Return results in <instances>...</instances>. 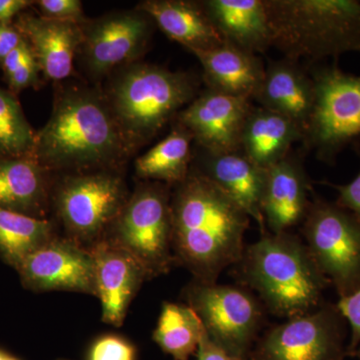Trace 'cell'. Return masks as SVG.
Masks as SVG:
<instances>
[{
	"mask_svg": "<svg viewBox=\"0 0 360 360\" xmlns=\"http://www.w3.org/2000/svg\"><path fill=\"white\" fill-rule=\"evenodd\" d=\"M181 296L200 317L214 345L234 359L250 360L266 321V309L257 295L241 285L193 279L184 286Z\"/></svg>",
	"mask_w": 360,
	"mask_h": 360,
	"instance_id": "9c48e42d",
	"label": "cell"
},
{
	"mask_svg": "<svg viewBox=\"0 0 360 360\" xmlns=\"http://www.w3.org/2000/svg\"><path fill=\"white\" fill-rule=\"evenodd\" d=\"M170 206L175 265L191 272L194 281L217 283L243 257L250 217L193 168L172 186Z\"/></svg>",
	"mask_w": 360,
	"mask_h": 360,
	"instance_id": "6da1fadb",
	"label": "cell"
},
{
	"mask_svg": "<svg viewBox=\"0 0 360 360\" xmlns=\"http://www.w3.org/2000/svg\"><path fill=\"white\" fill-rule=\"evenodd\" d=\"M39 71L41 70H40L39 63L33 54L25 65H21L15 72L6 78L9 87L13 91L18 92L37 84Z\"/></svg>",
	"mask_w": 360,
	"mask_h": 360,
	"instance_id": "d6a6232c",
	"label": "cell"
},
{
	"mask_svg": "<svg viewBox=\"0 0 360 360\" xmlns=\"http://www.w3.org/2000/svg\"><path fill=\"white\" fill-rule=\"evenodd\" d=\"M105 97L130 151L155 139L200 94L193 75L148 63L123 66Z\"/></svg>",
	"mask_w": 360,
	"mask_h": 360,
	"instance_id": "5b68a950",
	"label": "cell"
},
{
	"mask_svg": "<svg viewBox=\"0 0 360 360\" xmlns=\"http://www.w3.org/2000/svg\"><path fill=\"white\" fill-rule=\"evenodd\" d=\"M21 283L35 292L68 291L96 296L94 260L89 248L58 236L23 260Z\"/></svg>",
	"mask_w": 360,
	"mask_h": 360,
	"instance_id": "4fadbf2b",
	"label": "cell"
},
{
	"mask_svg": "<svg viewBox=\"0 0 360 360\" xmlns=\"http://www.w3.org/2000/svg\"><path fill=\"white\" fill-rule=\"evenodd\" d=\"M302 141V130L290 118L252 105L241 134L240 151L266 169L290 155L293 146Z\"/></svg>",
	"mask_w": 360,
	"mask_h": 360,
	"instance_id": "cb8c5ba5",
	"label": "cell"
},
{
	"mask_svg": "<svg viewBox=\"0 0 360 360\" xmlns=\"http://www.w3.org/2000/svg\"><path fill=\"white\" fill-rule=\"evenodd\" d=\"M41 16L51 20L84 23V7L79 0H40L37 1Z\"/></svg>",
	"mask_w": 360,
	"mask_h": 360,
	"instance_id": "f546056e",
	"label": "cell"
},
{
	"mask_svg": "<svg viewBox=\"0 0 360 360\" xmlns=\"http://www.w3.org/2000/svg\"><path fill=\"white\" fill-rule=\"evenodd\" d=\"M35 137L16 97L0 89V158L33 156Z\"/></svg>",
	"mask_w": 360,
	"mask_h": 360,
	"instance_id": "83f0119b",
	"label": "cell"
},
{
	"mask_svg": "<svg viewBox=\"0 0 360 360\" xmlns=\"http://www.w3.org/2000/svg\"><path fill=\"white\" fill-rule=\"evenodd\" d=\"M131 153L105 94L89 87L61 90L33 158L49 172L115 169Z\"/></svg>",
	"mask_w": 360,
	"mask_h": 360,
	"instance_id": "7a4b0ae2",
	"label": "cell"
},
{
	"mask_svg": "<svg viewBox=\"0 0 360 360\" xmlns=\"http://www.w3.org/2000/svg\"><path fill=\"white\" fill-rule=\"evenodd\" d=\"M129 195L116 169L65 174L52 186L51 210L63 236L90 250L105 236Z\"/></svg>",
	"mask_w": 360,
	"mask_h": 360,
	"instance_id": "8992f818",
	"label": "cell"
},
{
	"mask_svg": "<svg viewBox=\"0 0 360 360\" xmlns=\"http://www.w3.org/2000/svg\"><path fill=\"white\" fill-rule=\"evenodd\" d=\"M253 101L290 118L304 134L314 103V84L309 68L286 58L269 60Z\"/></svg>",
	"mask_w": 360,
	"mask_h": 360,
	"instance_id": "d6986e66",
	"label": "cell"
},
{
	"mask_svg": "<svg viewBox=\"0 0 360 360\" xmlns=\"http://www.w3.org/2000/svg\"><path fill=\"white\" fill-rule=\"evenodd\" d=\"M94 260L96 296L101 304L104 323L120 328L130 304L141 286L149 281L148 274L132 255L106 239L91 248Z\"/></svg>",
	"mask_w": 360,
	"mask_h": 360,
	"instance_id": "9a60e30c",
	"label": "cell"
},
{
	"mask_svg": "<svg viewBox=\"0 0 360 360\" xmlns=\"http://www.w3.org/2000/svg\"><path fill=\"white\" fill-rule=\"evenodd\" d=\"M347 321L336 303L288 319L258 338L250 360H345Z\"/></svg>",
	"mask_w": 360,
	"mask_h": 360,
	"instance_id": "8fae6325",
	"label": "cell"
},
{
	"mask_svg": "<svg viewBox=\"0 0 360 360\" xmlns=\"http://www.w3.org/2000/svg\"><path fill=\"white\" fill-rule=\"evenodd\" d=\"M58 234L51 220L35 219L0 207V257L16 270L28 255Z\"/></svg>",
	"mask_w": 360,
	"mask_h": 360,
	"instance_id": "484cf974",
	"label": "cell"
},
{
	"mask_svg": "<svg viewBox=\"0 0 360 360\" xmlns=\"http://www.w3.org/2000/svg\"><path fill=\"white\" fill-rule=\"evenodd\" d=\"M155 25L143 11H118L82 23L80 45L87 73L98 79L118 66L134 63L153 37Z\"/></svg>",
	"mask_w": 360,
	"mask_h": 360,
	"instance_id": "7c38bea8",
	"label": "cell"
},
{
	"mask_svg": "<svg viewBox=\"0 0 360 360\" xmlns=\"http://www.w3.org/2000/svg\"><path fill=\"white\" fill-rule=\"evenodd\" d=\"M196 360H239L234 359L231 355L227 354L221 348L210 340L206 335L205 329L203 331L200 345H198V352H196Z\"/></svg>",
	"mask_w": 360,
	"mask_h": 360,
	"instance_id": "d590c367",
	"label": "cell"
},
{
	"mask_svg": "<svg viewBox=\"0 0 360 360\" xmlns=\"http://www.w3.org/2000/svg\"><path fill=\"white\" fill-rule=\"evenodd\" d=\"M336 305L345 321L349 324L350 340L347 352V357H354L360 345V286L352 295L340 298Z\"/></svg>",
	"mask_w": 360,
	"mask_h": 360,
	"instance_id": "4dcf8cb0",
	"label": "cell"
},
{
	"mask_svg": "<svg viewBox=\"0 0 360 360\" xmlns=\"http://www.w3.org/2000/svg\"><path fill=\"white\" fill-rule=\"evenodd\" d=\"M49 174L33 156L0 158V207L46 219L54 182Z\"/></svg>",
	"mask_w": 360,
	"mask_h": 360,
	"instance_id": "7402d4cb",
	"label": "cell"
},
{
	"mask_svg": "<svg viewBox=\"0 0 360 360\" xmlns=\"http://www.w3.org/2000/svg\"><path fill=\"white\" fill-rule=\"evenodd\" d=\"M303 241L340 298L360 286V220L336 202L314 196L302 224Z\"/></svg>",
	"mask_w": 360,
	"mask_h": 360,
	"instance_id": "30bf717a",
	"label": "cell"
},
{
	"mask_svg": "<svg viewBox=\"0 0 360 360\" xmlns=\"http://www.w3.org/2000/svg\"><path fill=\"white\" fill-rule=\"evenodd\" d=\"M232 267L236 281L257 293L267 312L286 321L319 309L331 286L303 239L290 231L264 232Z\"/></svg>",
	"mask_w": 360,
	"mask_h": 360,
	"instance_id": "3957f363",
	"label": "cell"
},
{
	"mask_svg": "<svg viewBox=\"0 0 360 360\" xmlns=\"http://www.w3.org/2000/svg\"><path fill=\"white\" fill-rule=\"evenodd\" d=\"M23 39H25L15 26L11 23L0 22V65Z\"/></svg>",
	"mask_w": 360,
	"mask_h": 360,
	"instance_id": "e575fe53",
	"label": "cell"
},
{
	"mask_svg": "<svg viewBox=\"0 0 360 360\" xmlns=\"http://www.w3.org/2000/svg\"><path fill=\"white\" fill-rule=\"evenodd\" d=\"M205 328L186 303L165 302L153 340L174 360H189L198 352Z\"/></svg>",
	"mask_w": 360,
	"mask_h": 360,
	"instance_id": "4316f807",
	"label": "cell"
},
{
	"mask_svg": "<svg viewBox=\"0 0 360 360\" xmlns=\"http://www.w3.org/2000/svg\"><path fill=\"white\" fill-rule=\"evenodd\" d=\"M354 357H356L357 359L360 360V345L359 347L357 348L356 352H355Z\"/></svg>",
	"mask_w": 360,
	"mask_h": 360,
	"instance_id": "f35d334b",
	"label": "cell"
},
{
	"mask_svg": "<svg viewBox=\"0 0 360 360\" xmlns=\"http://www.w3.org/2000/svg\"><path fill=\"white\" fill-rule=\"evenodd\" d=\"M9 354H7L4 350L0 349V360H6Z\"/></svg>",
	"mask_w": 360,
	"mask_h": 360,
	"instance_id": "74e56055",
	"label": "cell"
},
{
	"mask_svg": "<svg viewBox=\"0 0 360 360\" xmlns=\"http://www.w3.org/2000/svg\"><path fill=\"white\" fill-rule=\"evenodd\" d=\"M193 141L188 130L176 122L169 134L135 161L137 176L172 187L184 181L193 165Z\"/></svg>",
	"mask_w": 360,
	"mask_h": 360,
	"instance_id": "d4e9b609",
	"label": "cell"
},
{
	"mask_svg": "<svg viewBox=\"0 0 360 360\" xmlns=\"http://www.w3.org/2000/svg\"><path fill=\"white\" fill-rule=\"evenodd\" d=\"M200 150L191 168L210 180L240 206L251 219L257 222L262 234L266 232L262 210L264 168L248 160L240 150L224 153Z\"/></svg>",
	"mask_w": 360,
	"mask_h": 360,
	"instance_id": "e0dca14e",
	"label": "cell"
},
{
	"mask_svg": "<svg viewBox=\"0 0 360 360\" xmlns=\"http://www.w3.org/2000/svg\"><path fill=\"white\" fill-rule=\"evenodd\" d=\"M252 105L250 99L205 89L180 111L177 122L188 130L201 150L210 153L238 151Z\"/></svg>",
	"mask_w": 360,
	"mask_h": 360,
	"instance_id": "5bb4252c",
	"label": "cell"
},
{
	"mask_svg": "<svg viewBox=\"0 0 360 360\" xmlns=\"http://www.w3.org/2000/svg\"><path fill=\"white\" fill-rule=\"evenodd\" d=\"M314 84V103L303 134L302 148L317 160L335 165L347 148L360 146V75L333 65L309 68Z\"/></svg>",
	"mask_w": 360,
	"mask_h": 360,
	"instance_id": "52a82bcc",
	"label": "cell"
},
{
	"mask_svg": "<svg viewBox=\"0 0 360 360\" xmlns=\"http://www.w3.org/2000/svg\"><path fill=\"white\" fill-rule=\"evenodd\" d=\"M354 150L360 158V146L354 148ZM326 184L338 191V198L335 202L360 220V170L356 177L345 186H338L330 182H326Z\"/></svg>",
	"mask_w": 360,
	"mask_h": 360,
	"instance_id": "1f68e13d",
	"label": "cell"
},
{
	"mask_svg": "<svg viewBox=\"0 0 360 360\" xmlns=\"http://www.w3.org/2000/svg\"><path fill=\"white\" fill-rule=\"evenodd\" d=\"M311 193L302 153L291 150L283 160L266 168L262 202L266 229L279 233L302 224Z\"/></svg>",
	"mask_w": 360,
	"mask_h": 360,
	"instance_id": "2e32d148",
	"label": "cell"
},
{
	"mask_svg": "<svg viewBox=\"0 0 360 360\" xmlns=\"http://www.w3.org/2000/svg\"><path fill=\"white\" fill-rule=\"evenodd\" d=\"M6 360H20V359H16V357L11 356V355H9V356L7 357Z\"/></svg>",
	"mask_w": 360,
	"mask_h": 360,
	"instance_id": "ab89813d",
	"label": "cell"
},
{
	"mask_svg": "<svg viewBox=\"0 0 360 360\" xmlns=\"http://www.w3.org/2000/svg\"><path fill=\"white\" fill-rule=\"evenodd\" d=\"M224 44L250 53H265L271 47L264 0L200 1Z\"/></svg>",
	"mask_w": 360,
	"mask_h": 360,
	"instance_id": "603a6c76",
	"label": "cell"
},
{
	"mask_svg": "<svg viewBox=\"0 0 360 360\" xmlns=\"http://www.w3.org/2000/svg\"><path fill=\"white\" fill-rule=\"evenodd\" d=\"M271 47L310 65L348 52L360 53L356 0H264Z\"/></svg>",
	"mask_w": 360,
	"mask_h": 360,
	"instance_id": "277c9868",
	"label": "cell"
},
{
	"mask_svg": "<svg viewBox=\"0 0 360 360\" xmlns=\"http://www.w3.org/2000/svg\"><path fill=\"white\" fill-rule=\"evenodd\" d=\"M86 360H137V349L122 336L105 335L92 342Z\"/></svg>",
	"mask_w": 360,
	"mask_h": 360,
	"instance_id": "f1b7e54d",
	"label": "cell"
},
{
	"mask_svg": "<svg viewBox=\"0 0 360 360\" xmlns=\"http://www.w3.org/2000/svg\"><path fill=\"white\" fill-rule=\"evenodd\" d=\"M193 54L202 66L206 89L253 101L265 73L264 61L259 56L227 44Z\"/></svg>",
	"mask_w": 360,
	"mask_h": 360,
	"instance_id": "44dd1931",
	"label": "cell"
},
{
	"mask_svg": "<svg viewBox=\"0 0 360 360\" xmlns=\"http://www.w3.org/2000/svg\"><path fill=\"white\" fill-rule=\"evenodd\" d=\"M172 188L160 182L139 184L103 238L132 255L149 281L165 276L175 265Z\"/></svg>",
	"mask_w": 360,
	"mask_h": 360,
	"instance_id": "ba28073f",
	"label": "cell"
},
{
	"mask_svg": "<svg viewBox=\"0 0 360 360\" xmlns=\"http://www.w3.org/2000/svg\"><path fill=\"white\" fill-rule=\"evenodd\" d=\"M56 360H70V359H56Z\"/></svg>",
	"mask_w": 360,
	"mask_h": 360,
	"instance_id": "60d3db41",
	"label": "cell"
},
{
	"mask_svg": "<svg viewBox=\"0 0 360 360\" xmlns=\"http://www.w3.org/2000/svg\"><path fill=\"white\" fill-rule=\"evenodd\" d=\"M32 47H30V44L25 39H23V41L6 56L2 65H0L2 70H4L6 78L11 77L13 72H15L21 65H25L26 61L32 58Z\"/></svg>",
	"mask_w": 360,
	"mask_h": 360,
	"instance_id": "836d02e7",
	"label": "cell"
},
{
	"mask_svg": "<svg viewBox=\"0 0 360 360\" xmlns=\"http://www.w3.org/2000/svg\"><path fill=\"white\" fill-rule=\"evenodd\" d=\"M14 26L30 44L47 79L61 82L70 77L84 39L82 23L25 13L18 16Z\"/></svg>",
	"mask_w": 360,
	"mask_h": 360,
	"instance_id": "ac0fdd59",
	"label": "cell"
},
{
	"mask_svg": "<svg viewBox=\"0 0 360 360\" xmlns=\"http://www.w3.org/2000/svg\"><path fill=\"white\" fill-rule=\"evenodd\" d=\"M28 0H0V22L11 23L21 11L32 6Z\"/></svg>",
	"mask_w": 360,
	"mask_h": 360,
	"instance_id": "8d00e7d4",
	"label": "cell"
},
{
	"mask_svg": "<svg viewBox=\"0 0 360 360\" xmlns=\"http://www.w3.org/2000/svg\"><path fill=\"white\" fill-rule=\"evenodd\" d=\"M137 9L148 14L161 32L191 53L212 51L224 44L200 1L146 0Z\"/></svg>",
	"mask_w": 360,
	"mask_h": 360,
	"instance_id": "ffe728a7",
	"label": "cell"
}]
</instances>
